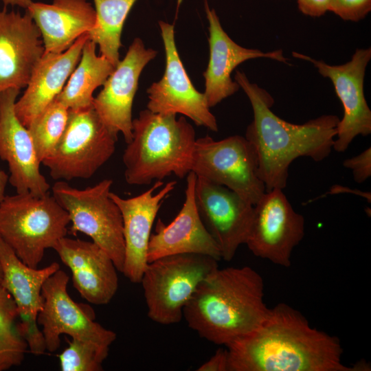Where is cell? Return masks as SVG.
Masks as SVG:
<instances>
[{"label":"cell","instance_id":"cell-1","mask_svg":"<svg viewBox=\"0 0 371 371\" xmlns=\"http://www.w3.org/2000/svg\"><path fill=\"white\" fill-rule=\"evenodd\" d=\"M226 348L227 371H357L342 363L336 336L312 327L285 303L269 308L256 329Z\"/></svg>","mask_w":371,"mask_h":371},{"label":"cell","instance_id":"cell-2","mask_svg":"<svg viewBox=\"0 0 371 371\" xmlns=\"http://www.w3.org/2000/svg\"><path fill=\"white\" fill-rule=\"evenodd\" d=\"M234 78L252 107L254 118L245 138L256 151L266 192L286 186L289 166L297 158L320 161L329 156L340 120L337 115H322L302 124L289 123L271 111L274 100L265 89L240 71Z\"/></svg>","mask_w":371,"mask_h":371},{"label":"cell","instance_id":"cell-3","mask_svg":"<svg viewBox=\"0 0 371 371\" xmlns=\"http://www.w3.org/2000/svg\"><path fill=\"white\" fill-rule=\"evenodd\" d=\"M269 310L264 280L255 269L218 267L199 284L183 317L201 338L227 346L256 329Z\"/></svg>","mask_w":371,"mask_h":371},{"label":"cell","instance_id":"cell-4","mask_svg":"<svg viewBox=\"0 0 371 371\" xmlns=\"http://www.w3.org/2000/svg\"><path fill=\"white\" fill-rule=\"evenodd\" d=\"M196 139L183 116L142 111L133 120L132 139L122 156L126 183L149 185L172 174L185 177L191 172Z\"/></svg>","mask_w":371,"mask_h":371},{"label":"cell","instance_id":"cell-5","mask_svg":"<svg viewBox=\"0 0 371 371\" xmlns=\"http://www.w3.org/2000/svg\"><path fill=\"white\" fill-rule=\"evenodd\" d=\"M69 223L67 211L49 192L16 193L0 202V237L32 268L38 267L45 249L66 236Z\"/></svg>","mask_w":371,"mask_h":371},{"label":"cell","instance_id":"cell-6","mask_svg":"<svg viewBox=\"0 0 371 371\" xmlns=\"http://www.w3.org/2000/svg\"><path fill=\"white\" fill-rule=\"evenodd\" d=\"M218 262L209 256L182 254L148 262L140 283L150 319L161 325L181 322L184 307Z\"/></svg>","mask_w":371,"mask_h":371},{"label":"cell","instance_id":"cell-7","mask_svg":"<svg viewBox=\"0 0 371 371\" xmlns=\"http://www.w3.org/2000/svg\"><path fill=\"white\" fill-rule=\"evenodd\" d=\"M111 179H105L85 189L71 187L56 181L52 196L68 213L69 232H81L104 250L118 271L122 272L125 245L120 210L111 197Z\"/></svg>","mask_w":371,"mask_h":371},{"label":"cell","instance_id":"cell-8","mask_svg":"<svg viewBox=\"0 0 371 371\" xmlns=\"http://www.w3.org/2000/svg\"><path fill=\"white\" fill-rule=\"evenodd\" d=\"M117 134L101 120L93 105L69 109L64 133L52 153L42 161L56 181L91 177L113 155Z\"/></svg>","mask_w":371,"mask_h":371},{"label":"cell","instance_id":"cell-9","mask_svg":"<svg viewBox=\"0 0 371 371\" xmlns=\"http://www.w3.org/2000/svg\"><path fill=\"white\" fill-rule=\"evenodd\" d=\"M191 171L232 190L254 205L266 192L259 176L256 151L240 135L218 141L208 135L196 139Z\"/></svg>","mask_w":371,"mask_h":371},{"label":"cell","instance_id":"cell-10","mask_svg":"<svg viewBox=\"0 0 371 371\" xmlns=\"http://www.w3.org/2000/svg\"><path fill=\"white\" fill-rule=\"evenodd\" d=\"M68 275L58 269L43 285V305L38 315L46 350L55 352L62 334L92 344L108 356L117 335L95 321V313L87 304L74 301L67 293Z\"/></svg>","mask_w":371,"mask_h":371},{"label":"cell","instance_id":"cell-11","mask_svg":"<svg viewBox=\"0 0 371 371\" xmlns=\"http://www.w3.org/2000/svg\"><path fill=\"white\" fill-rule=\"evenodd\" d=\"M304 236V216L295 211L282 190L275 188L254 205L245 245L254 256L287 267Z\"/></svg>","mask_w":371,"mask_h":371},{"label":"cell","instance_id":"cell-12","mask_svg":"<svg viewBox=\"0 0 371 371\" xmlns=\"http://www.w3.org/2000/svg\"><path fill=\"white\" fill-rule=\"evenodd\" d=\"M294 57L311 63L323 77L329 78L342 103L344 116L339 120L333 149L344 152L358 135L371 133V110L364 95L366 67L371 59V47L357 49L348 62L331 65L307 55L293 52Z\"/></svg>","mask_w":371,"mask_h":371},{"label":"cell","instance_id":"cell-13","mask_svg":"<svg viewBox=\"0 0 371 371\" xmlns=\"http://www.w3.org/2000/svg\"><path fill=\"white\" fill-rule=\"evenodd\" d=\"M159 25L165 49L166 68L160 80L146 91L147 109L161 114H182L196 125L216 132V120L205 96L193 86L178 54L174 25L160 21Z\"/></svg>","mask_w":371,"mask_h":371},{"label":"cell","instance_id":"cell-14","mask_svg":"<svg viewBox=\"0 0 371 371\" xmlns=\"http://www.w3.org/2000/svg\"><path fill=\"white\" fill-rule=\"evenodd\" d=\"M195 203L199 216L217 244L221 259L230 261L247 240L254 205L232 190L196 176Z\"/></svg>","mask_w":371,"mask_h":371},{"label":"cell","instance_id":"cell-15","mask_svg":"<svg viewBox=\"0 0 371 371\" xmlns=\"http://www.w3.org/2000/svg\"><path fill=\"white\" fill-rule=\"evenodd\" d=\"M20 89L0 91V159L8 163V181L16 193L42 195L50 185L40 171V164L28 129L19 121L14 104Z\"/></svg>","mask_w":371,"mask_h":371},{"label":"cell","instance_id":"cell-16","mask_svg":"<svg viewBox=\"0 0 371 371\" xmlns=\"http://www.w3.org/2000/svg\"><path fill=\"white\" fill-rule=\"evenodd\" d=\"M156 55L157 51L146 49L143 41L135 38L93 98V106L101 120L115 133H121L126 144L133 135L132 107L139 78Z\"/></svg>","mask_w":371,"mask_h":371},{"label":"cell","instance_id":"cell-17","mask_svg":"<svg viewBox=\"0 0 371 371\" xmlns=\"http://www.w3.org/2000/svg\"><path fill=\"white\" fill-rule=\"evenodd\" d=\"M163 185L161 181H156L144 192L128 199L111 192L110 194L122 217L125 256L122 273L133 283H140L148 264L147 251L153 225L160 207L177 182H168L155 192Z\"/></svg>","mask_w":371,"mask_h":371},{"label":"cell","instance_id":"cell-18","mask_svg":"<svg viewBox=\"0 0 371 371\" xmlns=\"http://www.w3.org/2000/svg\"><path fill=\"white\" fill-rule=\"evenodd\" d=\"M44 52L41 32L27 10H0V91L26 87Z\"/></svg>","mask_w":371,"mask_h":371},{"label":"cell","instance_id":"cell-19","mask_svg":"<svg viewBox=\"0 0 371 371\" xmlns=\"http://www.w3.org/2000/svg\"><path fill=\"white\" fill-rule=\"evenodd\" d=\"M196 175L190 172L186 176L185 200L181 209L168 224L158 219L155 233L151 234L148 251V262L156 259L182 254H197L221 260L215 240L205 227L195 203Z\"/></svg>","mask_w":371,"mask_h":371},{"label":"cell","instance_id":"cell-20","mask_svg":"<svg viewBox=\"0 0 371 371\" xmlns=\"http://www.w3.org/2000/svg\"><path fill=\"white\" fill-rule=\"evenodd\" d=\"M205 11L208 21L210 59L203 72L205 91L210 108L237 92L240 87L232 80L233 70L243 62L254 58H266L287 64L288 59L281 49L264 52L256 49L245 48L234 42L222 27L214 8L205 0Z\"/></svg>","mask_w":371,"mask_h":371},{"label":"cell","instance_id":"cell-21","mask_svg":"<svg viewBox=\"0 0 371 371\" xmlns=\"http://www.w3.org/2000/svg\"><path fill=\"white\" fill-rule=\"evenodd\" d=\"M53 249L72 273L74 287L88 302L104 305L118 289L117 268L111 257L92 242L60 239Z\"/></svg>","mask_w":371,"mask_h":371},{"label":"cell","instance_id":"cell-22","mask_svg":"<svg viewBox=\"0 0 371 371\" xmlns=\"http://www.w3.org/2000/svg\"><path fill=\"white\" fill-rule=\"evenodd\" d=\"M89 38V34L86 33L64 52H44L25 92L14 104L15 114L26 128L62 91L78 63L83 46Z\"/></svg>","mask_w":371,"mask_h":371},{"label":"cell","instance_id":"cell-23","mask_svg":"<svg viewBox=\"0 0 371 371\" xmlns=\"http://www.w3.org/2000/svg\"><path fill=\"white\" fill-rule=\"evenodd\" d=\"M38 27L45 53L60 54L94 27L96 13L87 0L32 1L26 9Z\"/></svg>","mask_w":371,"mask_h":371},{"label":"cell","instance_id":"cell-24","mask_svg":"<svg viewBox=\"0 0 371 371\" xmlns=\"http://www.w3.org/2000/svg\"><path fill=\"white\" fill-rule=\"evenodd\" d=\"M0 265L1 284L14 299L20 322H38V315L43 305V285L60 269L59 264L54 262L40 269L30 267L0 237Z\"/></svg>","mask_w":371,"mask_h":371},{"label":"cell","instance_id":"cell-25","mask_svg":"<svg viewBox=\"0 0 371 371\" xmlns=\"http://www.w3.org/2000/svg\"><path fill=\"white\" fill-rule=\"evenodd\" d=\"M95 49V43L89 38L83 46L78 66L55 98L68 109L78 110L92 106L93 91L104 85L115 69L106 58L96 54Z\"/></svg>","mask_w":371,"mask_h":371},{"label":"cell","instance_id":"cell-26","mask_svg":"<svg viewBox=\"0 0 371 371\" xmlns=\"http://www.w3.org/2000/svg\"><path fill=\"white\" fill-rule=\"evenodd\" d=\"M96 13L89 39L99 47L101 56L115 67L120 61L121 35L126 19L137 0H93Z\"/></svg>","mask_w":371,"mask_h":371},{"label":"cell","instance_id":"cell-27","mask_svg":"<svg viewBox=\"0 0 371 371\" xmlns=\"http://www.w3.org/2000/svg\"><path fill=\"white\" fill-rule=\"evenodd\" d=\"M69 109L54 100L27 127L42 163L54 150L65 129Z\"/></svg>","mask_w":371,"mask_h":371},{"label":"cell","instance_id":"cell-28","mask_svg":"<svg viewBox=\"0 0 371 371\" xmlns=\"http://www.w3.org/2000/svg\"><path fill=\"white\" fill-rule=\"evenodd\" d=\"M17 317L14 299L0 283V359L11 367L21 363L27 348L16 330Z\"/></svg>","mask_w":371,"mask_h":371},{"label":"cell","instance_id":"cell-29","mask_svg":"<svg viewBox=\"0 0 371 371\" xmlns=\"http://www.w3.org/2000/svg\"><path fill=\"white\" fill-rule=\"evenodd\" d=\"M59 355L62 371H100L108 357L91 343L71 338Z\"/></svg>","mask_w":371,"mask_h":371},{"label":"cell","instance_id":"cell-30","mask_svg":"<svg viewBox=\"0 0 371 371\" xmlns=\"http://www.w3.org/2000/svg\"><path fill=\"white\" fill-rule=\"evenodd\" d=\"M371 10V0H330L329 10L344 21H359Z\"/></svg>","mask_w":371,"mask_h":371},{"label":"cell","instance_id":"cell-31","mask_svg":"<svg viewBox=\"0 0 371 371\" xmlns=\"http://www.w3.org/2000/svg\"><path fill=\"white\" fill-rule=\"evenodd\" d=\"M343 166L352 170L357 183L364 182L371 176V148H366L357 156L345 159Z\"/></svg>","mask_w":371,"mask_h":371},{"label":"cell","instance_id":"cell-32","mask_svg":"<svg viewBox=\"0 0 371 371\" xmlns=\"http://www.w3.org/2000/svg\"><path fill=\"white\" fill-rule=\"evenodd\" d=\"M227 349L219 348L207 361L197 368V371H227Z\"/></svg>","mask_w":371,"mask_h":371},{"label":"cell","instance_id":"cell-33","mask_svg":"<svg viewBox=\"0 0 371 371\" xmlns=\"http://www.w3.org/2000/svg\"><path fill=\"white\" fill-rule=\"evenodd\" d=\"M330 0H297L300 11L307 16L319 17L329 10Z\"/></svg>","mask_w":371,"mask_h":371},{"label":"cell","instance_id":"cell-34","mask_svg":"<svg viewBox=\"0 0 371 371\" xmlns=\"http://www.w3.org/2000/svg\"><path fill=\"white\" fill-rule=\"evenodd\" d=\"M339 192H350L354 193L358 195H361L363 197H365L369 202L371 201L370 192H363L360 190H351L346 187H343L340 186H334L330 188L329 194H337Z\"/></svg>","mask_w":371,"mask_h":371},{"label":"cell","instance_id":"cell-35","mask_svg":"<svg viewBox=\"0 0 371 371\" xmlns=\"http://www.w3.org/2000/svg\"><path fill=\"white\" fill-rule=\"evenodd\" d=\"M5 6H19L27 9L32 2V0H1Z\"/></svg>","mask_w":371,"mask_h":371},{"label":"cell","instance_id":"cell-36","mask_svg":"<svg viewBox=\"0 0 371 371\" xmlns=\"http://www.w3.org/2000/svg\"><path fill=\"white\" fill-rule=\"evenodd\" d=\"M8 178V175L3 170H0V202L5 197V190Z\"/></svg>","mask_w":371,"mask_h":371},{"label":"cell","instance_id":"cell-37","mask_svg":"<svg viewBox=\"0 0 371 371\" xmlns=\"http://www.w3.org/2000/svg\"><path fill=\"white\" fill-rule=\"evenodd\" d=\"M10 368L11 366L9 364L0 359V371L5 370Z\"/></svg>","mask_w":371,"mask_h":371},{"label":"cell","instance_id":"cell-38","mask_svg":"<svg viewBox=\"0 0 371 371\" xmlns=\"http://www.w3.org/2000/svg\"><path fill=\"white\" fill-rule=\"evenodd\" d=\"M1 280H2V271H1V267L0 265V283L1 282Z\"/></svg>","mask_w":371,"mask_h":371}]
</instances>
